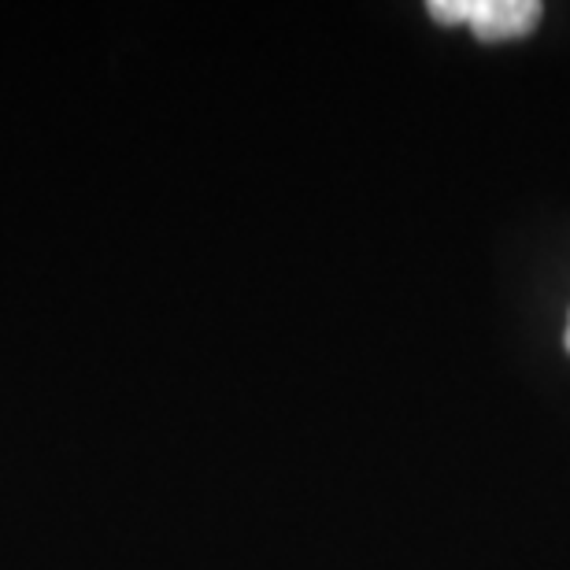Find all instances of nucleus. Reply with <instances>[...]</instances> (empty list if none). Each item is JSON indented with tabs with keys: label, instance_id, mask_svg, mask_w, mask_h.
Wrapping results in <instances>:
<instances>
[{
	"label": "nucleus",
	"instance_id": "1",
	"mask_svg": "<svg viewBox=\"0 0 570 570\" xmlns=\"http://www.w3.org/2000/svg\"><path fill=\"white\" fill-rule=\"evenodd\" d=\"M541 8L533 0H474L471 4V27L482 41H508L522 38L533 22H538Z\"/></svg>",
	"mask_w": 570,
	"mask_h": 570
},
{
	"label": "nucleus",
	"instance_id": "2",
	"mask_svg": "<svg viewBox=\"0 0 570 570\" xmlns=\"http://www.w3.org/2000/svg\"><path fill=\"white\" fill-rule=\"evenodd\" d=\"M474 0H430V16L438 22H463L471 19Z\"/></svg>",
	"mask_w": 570,
	"mask_h": 570
},
{
	"label": "nucleus",
	"instance_id": "3",
	"mask_svg": "<svg viewBox=\"0 0 570 570\" xmlns=\"http://www.w3.org/2000/svg\"><path fill=\"white\" fill-rule=\"evenodd\" d=\"M567 352H570V318H567Z\"/></svg>",
	"mask_w": 570,
	"mask_h": 570
}]
</instances>
